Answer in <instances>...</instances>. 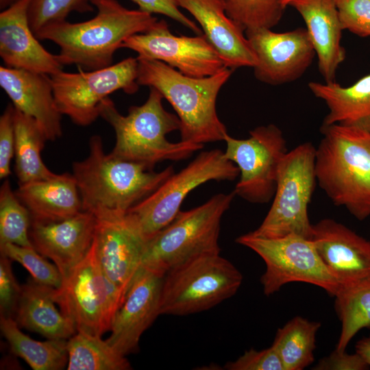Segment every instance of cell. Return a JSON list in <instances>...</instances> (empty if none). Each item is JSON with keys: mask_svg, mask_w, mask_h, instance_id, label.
Returning a JSON list of instances; mask_svg holds the SVG:
<instances>
[{"mask_svg": "<svg viewBox=\"0 0 370 370\" xmlns=\"http://www.w3.org/2000/svg\"><path fill=\"white\" fill-rule=\"evenodd\" d=\"M153 169L106 154L101 136H92L88 156L73 164L82 210L98 220L125 215L175 173L173 166L159 172Z\"/></svg>", "mask_w": 370, "mask_h": 370, "instance_id": "obj_1", "label": "cell"}, {"mask_svg": "<svg viewBox=\"0 0 370 370\" xmlns=\"http://www.w3.org/2000/svg\"><path fill=\"white\" fill-rule=\"evenodd\" d=\"M97 10L90 20H66L42 28L36 36L60 47L62 65L97 70L112 64L114 54L130 36L147 32L158 21L140 10H129L116 0H90Z\"/></svg>", "mask_w": 370, "mask_h": 370, "instance_id": "obj_2", "label": "cell"}, {"mask_svg": "<svg viewBox=\"0 0 370 370\" xmlns=\"http://www.w3.org/2000/svg\"><path fill=\"white\" fill-rule=\"evenodd\" d=\"M138 60L137 83L155 88L171 103L180 121L182 141L204 145L224 140L227 131L217 115L216 102L233 69L194 77L159 60Z\"/></svg>", "mask_w": 370, "mask_h": 370, "instance_id": "obj_3", "label": "cell"}, {"mask_svg": "<svg viewBox=\"0 0 370 370\" xmlns=\"http://www.w3.org/2000/svg\"><path fill=\"white\" fill-rule=\"evenodd\" d=\"M316 147L317 182L332 203L359 221L370 216V132L321 125Z\"/></svg>", "mask_w": 370, "mask_h": 370, "instance_id": "obj_4", "label": "cell"}, {"mask_svg": "<svg viewBox=\"0 0 370 370\" xmlns=\"http://www.w3.org/2000/svg\"><path fill=\"white\" fill-rule=\"evenodd\" d=\"M149 88L147 101L141 106H131L126 116L117 110L109 97L100 104L99 116L112 127L116 134L110 153L153 168L160 162L186 159L201 149L204 145L182 140L172 143L166 139L168 134L180 130V121L164 108L162 94L155 88Z\"/></svg>", "mask_w": 370, "mask_h": 370, "instance_id": "obj_5", "label": "cell"}, {"mask_svg": "<svg viewBox=\"0 0 370 370\" xmlns=\"http://www.w3.org/2000/svg\"><path fill=\"white\" fill-rule=\"evenodd\" d=\"M234 197L233 191L217 194L197 207L180 210L168 225L146 242L140 267L164 276L195 257L220 253L221 221Z\"/></svg>", "mask_w": 370, "mask_h": 370, "instance_id": "obj_6", "label": "cell"}, {"mask_svg": "<svg viewBox=\"0 0 370 370\" xmlns=\"http://www.w3.org/2000/svg\"><path fill=\"white\" fill-rule=\"evenodd\" d=\"M243 275L220 253L204 254L168 271L162 278L160 314L187 315L232 297Z\"/></svg>", "mask_w": 370, "mask_h": 370, "instance_id": "obj_7", "label": "cell"}, {"mask_svg": "<svg viewBox=\"0 0 370 370\" xmlns=\"http://www.w3.org/2000/svg\"><path fill=\"white\" fill-rule=\"evenodd\" d=\"M315 151L312 143L305 142L283 156L271 208L251 234L267 238L296 234L311 240L313 224L308 208L317 182Z\"/></svg>", "mask_w": 370, "mask_h": 370, "instance_id": "obj_8", "label": "cell"}, {"mask_svg": "<svg viewBox=\"0 0 370 370\" xmlns=\"http://www.w3.org/2000/svg\"><path fill=\"white\" fill-rule=\"evenodd\" d=\"M62 312L74 323L77 332L101 336L110 331L126 295L103 274L95 243L86 256L53 288Z\"/></svg>", "mask_w": 370, "mask_h": 370, "instance_id": "obj_9", "label": "cell"}, {"mask_svg": "<svg viewBox=\"0 0 370 370\" xmlns=\"http://www.w3.org/2000/svg\"><path fill=\"white\" fill-rule=\"evenodd\" d=\"M238 176V168L221 150L202 151L126 214L147 242L175 218L182 202L195 188L209 181H233Z\"/></svg>", "mask_w": 370, "mask_h": 370, "instance_id": "obj_10", "label": "cell"}, {"mask_svg": "<svg viewBox=\"0 0 370 370\" xmlns=\"http://www.w3.org/2000/svg\"><path fill=\"white\" fill-rule=\"evenodd\" d=\"M236 242L251 249L264 260L266 269L260 282L267 296L294 282L319 286L332 297L341 287L323 263L312 240L296 234L267 238L249 232L238 236Z\"/></svg>", "mask_w": 370, "mask_h": 370, "instance_id": "obj_11", "label": "cell"}, {"mask_svg": "<svg viewBox=\"0 0 370 370\" xmlns=\"http://www.w3.org/2000/svg\"><path fill=\"white\" fill-rule=\"evenodd\" d=\"M138 60L129 57L103 69L50 75L55 101L62 114L77 125L87 126L99 116V106L119 90L134 94L137 83Z\"/></svg>", "mask_w": 370, "mask_h": 370, "instance_id": "obj_12", "label": "cell"}, {"mask_svg": "<svg viewBox=\"0 0 370 370\" xmlns=\"http://www.w3.org/2000/svg\"><path fill=\"white\" fill-rule=\"evenodd\" d=\"M224 141L225 157L239 169L235 195L250 203L269 202L275 192L280 163L288 151L282 130L275 124L261 125L251 130L246 139L227 134Z\"/></svg>", "mask_w": 370, "mask_h": 370, "instance_id": "obj_13", "label": "cell"}, {"mask_svg": "<svg viewBox=\"0 0 370 370\" xmlns=\"http://www.w3.org/2000/svg\"><path fill=\"white\" fill-rule=\"evenodd\" d=\"M122 47L136 52L138 59L159 60L194 77L213 75L228 68L205 35L175 36L164 20L130 36Z\"/></svg>", "mask_w": 370, "mask_h": 370, "instance_id": "obj_14", "label": "cell"}, {"mask_svg": "<svg viewBox=\"0 0 370 370\" xmlns=\"http://www.w3.org/2000/svg\"><path fill=\"white\" fill-rule=\"evenodd\" d=\"M245 34L257 58L254 75L267 84L277 86L297 80L316 55L306 28L285 32L259 29Z\"/></svg>", "mask_w": 370, "mask_h": 370, "instance_id": "obj_15", "label": "cell"}, {"mask_svg": "<svg viewBox=\"0 0 370 370\" xmlns=\"http://www.w3.org/2000/svg\"><path fill=\"white\" fill-rule=\"evenodd\" d=\"M162 278L143 267L137 271L106 340L122 355L138 351L141 335L160 314Z\"/></svg>", "mask_w": 370, "mask_h": 370, "instance_id": "obj_16", "label": "cell"}, {"mask_svg": "<svg viewBox=\"0 0 370 370\" xmlns=\"http://www.w3.org/2000/svg\"><path fill=\"white\" fill-rule=\"evenodd\" d=\"M94 241L103 274L126 295L140 267L145 239L125 214L97 219Z\"/></svg>", "mask_w": 370, "mask_h": 370, "instance_id": "obj_17", "label": "cell"}, {"mask_svg": "<svg viewBox=\"0 0 370 370\" xmlns=\"http://www.w3.org/2000/svg\"><path fill=\"white\" fill-rule=\"evenodd\" d=\"M311 240L341 286L370 278L369 241L330 218L312 225Z\"/></svg>", "mask_w": 370, "mask_h": 370, "instance_id": "obj_18", "label": "cell"}, {"mask_svg": "<svg viewBox=\"0 0 370 370\" xmlns=\"http://www.w3.org/2000/svg\"><path fill=\"white\" fill-rule=\"evenodd\" d=\"M97 223L92 214L84 210L59 221L32 220L29 238L34 248L51 259L64 278L88 252Z\"/></svg>", "mask_w": 370, "mask_h": 370, "instance_id": "obj_19", "label": "cell"}, {"mask_svg": "<svg viewBox=\"0 0 370 370\" xmlns=\"http://www.w3.org/2000/svg\"><path fill=\"white\" fill-rule=\"evenodd\" d=\"M29 0H17L0 13V56L5 66L53 75L64 65L46 50L32 32L27 16Z\"/></svg>", "mask_w": 370, "mask_h": 370, "instance_id": "obj_20", "label": "cell"}, {"mask_svg": "<svg viewBox=\"0 0 370 370\" xmlns=\"http://www.w3.org/2000/svg\"><path fill=\"white\" fill-rule=\"evenodd\" d=\"M0 86L16 109L36 121L47 140L62 136V114L55 101L50 75L1 66Z\"/></svg>", "mask_w": 370, "mask_h": 370, "instance_id": "obj_21", "label": "cell"}, {"mask_svg": "<svg viewBox=\"0 0 370 370\" xmlns=\"http://www.w3.org/2000/svg\"><path fill=\"white\" fill-rule=\"evenodd\" d=\"M200 24L204 35L227 67L235 69L257 64L244 31L226 14L222 0H176Z\"/></svg>", "mask_w": 370, "mask_h": 370, "instance_id": "obj_22", "label": "cell"}, {"mask_svg": "<svg viewBox=\"0 0 370 370\" xmlns=\"http://www.w3.org/2000/svg\"><path fill=\"white\" fill-rule=\"evenodd\" d=\"M288 5L294 8L306 23L325 82H334L336 71L346 58L335 0H291Z\"/></svg>", "mask_w": 370, "mask_h": 370, "instance_id": "obj_23", "label": "cell"}, {"mask_svg": "<svg viewBox=\"0 0 370 370\" xmlns=\"http://www.w3.org/2000/svg\"><path fill=\"white\" fill-rule=\"evenodd\" d=\"M14 192L29 211L32 220L59 221L82 211L77 183L71 173L21 184Z\"/></svg>", "mask_w": 370, "mask_h": 370, "instance_id": "obj_24", "label": "cell"}, {"mask_svg": "<svg viewBox=\"0 0 370 370\" xmlns=\"http://www.w3.org/2000/svg\"><path fill=\"white\" fill-rule=\"evenodd\" d=\"M56 304L53 288L32 279L21 286L15 320L47 339L68 340L77 332L75 325Z\"/></svg>", "mask_w": 370, "mask_h": 370, "instance_id": "obj_25", "label": "cell"}, {"mask_svg": "<svg viewBox=\"0 0 370 370\" xmlns=\"http://www.w3.org/2000/svg\"><path fill=\"white\" fill-rule=\"evenodd\" d=\"M308 87L329 110L322 125L337 124L370 132V74L349 86L334 81L310 82Z\"/></svg>", "mask_w": 370, "mask_h": 370, "instance_id": "obj_26", "label": "cell"}, {"mask_svg": "<svg viewBox=\"0 0 370 370\" xmlns=\"http://www.w3.org/2000/svg\"><path fill=\"white\" fill-rule=\"evenodd\" d=\"M15 172L18 185L49 179L56 173L43 162L41 151L47 140L36 121L14 108Z\"/></svg>", "mask_w": 370, "mask_h": 370, "instance_id": "obj_27", "label": "cell"}, {"mask_svg": "<svg viewBox=\"0 0 370 370\" xmlns=\"http://www.w3.org/2000/svg\"><path fill=\"white\" fill-rule=\"evenodd\" d=\"M0 329L12 352L34 370H60L68 362L67 340L38 341L19 329L13 317L0 318Z\"/></svg>", "mask_w": 370, "mask_h": 370, "instance_id": "obj_28", "label": "cell"}, {"mask_svg": "<svg viewBox=\"0 0 370 370\" xmlns=\"http://www.w3.org/2000/svg\"><path fill=\"white\" fill-rule=\"evenodd\" d=\"M321 323L295 317L277 331L272 346L285 370H301L314 361L316 334Z\"/></svg>", "mask_w": 370, "mask_h": 370, "instance_id": "obj_29", "label": "cell"}, {"mask_svg": "<svg viewBox=\"0 0 370 370\" xmlns=\"http://www.w3.org/2000/svg\"><path fill=\"white\" fill-rule=\"evenodd\" d=\"M334 297L335 310L342 325L335 349L345 352L359 330L370 329V278L342 285Z\"/></svg>", "mask_w": 370, "mask_h": 370, "instance_id": "obj_30", "label": "cell"}, {"mask_svg": "<svg viewBox=\"0 0 370 370\" xmlns=\"http://www.w3.org/2000/svg\"><path fill=\"white\" fill-rule=\"evenodd\" d=\"M69 370H128L125 356L101 336L77 332L67 341Z\"/></svg>", "mask_w": 370, "mask_h": 370, "instance_id": "obj_31", "label": "cell"}, {"mask_svg": "<svg viewBox=\"0 0 370 370\" xmlns=\"http://www.w3.org/2000/svg\"><path fill=\"white\" fill-rule=\"evenodd\" d=\"M32 217L6 178L0 188V245L12 243L34 247L29 238Z\"/></svg>", "mask_w": 370, "mask_h": 370, "instance_id": "obj_32", "label": "cell"}, {"mask_svg": "<svg viewBox=\"0 0 370 370\" xmlns=\"http://www.w3.org/2000/svg\"><path fill=\"white\" fill-rule=\"evenodd\" d=\"M227 15L244 32L271 29L280 21L286 6L281 0H222Z\"/></svg>", "mask_w": 370, "mask_h": 370, "instance_id": "obj_33", "label": "cell"}, {"mask_svg": "<svg viewBox=\"0 0 370 370\" xmlns=\"http://www.w3.org/2000/svg\"><path fill=\"white\" fill-rule=\"evenodd\" d=\"M90 0H29L28 21L36 35L42 28L65 21L72 12H92Z\"/></svg>", "mask_w": 370, "mask_h": 370, "instance_id": "obj_34", "label": "cell"}, {"mask_svg": "<svg viewBox=\"0 0 370 370\" xmlns=\"http://www.w3.org/2000/svg\"><path fill=\"white\" fill-rule=\"evenodd\" d=\"M1 254L22 264L36 282L55 288L62 286L63 278L58 267L49 262L34 247L12 243L0 245Z\"/></svg>", "mask_w": 370, "mask_h": 370, "instance_id": "obj_35", "label": "cell"}, {"mask_svg": "<svg viewBox=\"0 0 370 370\" xmlns=\"http://www.w3.org/2000/svg\"><path fill=\"white\" fill-rule=\"evenodd\" d=\"M343 29L370 36V0H335Z\"/></svg>", "mask_w": 370, "mask_h": 370, "instance_id": "obj_36", "label": "cell"}, {"mask_svg": "<svg viewBox=\"0 0 370 370\" xmlns=\"http://www.w3.org/2000/svg\"><path fill=\"white\" fill-rule=\"evenodd\" d=\"M227 370H285L284 366L274 347L257 351L254 349L245 353L234 361L227 362Z\"/></svg>", "mask_w": 370, "mask_h": 370, "instance_id": "obj_37", "label": "cell"}, {"mask_svg": "<svg viewBox=\"0 0 370 370\" xmlns=\"http://www.w3.org/2000/svg\"><path fill=\"white\" fill-rule=\"evenodd\" d=\"M21 286L13 274L11 260L1 254L0 258V312L1 316L13 317L15 315Z\"/></svg>", "mask_w": 370, "mask_h": 370, "instance_id": "obj_38", "label": "cell"}, {"mask_svg": "<svg viewBox=\"0 0 370 370\" xmlns=\"http://www.w3.org/2000/svg\"><path fill=\"white\" fill-rule=\"evenodd\" d=\"M14 107L8 103L0 117V178L6 179L10 174L11 160L14 156L15 134Z\"/></svg>", "mask_w": 370, "mask_h": 370, "instance_id": "obj_39", "label": "cell"}, {"mask_svg": "<svg viewBox=\"0 0 370 370\" xmlns=\"http://www.w3.org/2000/svg\"><path fill=\"white\" fill-rule=\"evenodd\" d=\"M140 10L152 14L165 15L200 35L199 27L179 9L176 0H132Z\"/></svg>", "mask_w": 370, "mask_h": 370, "instance_id": "obj_40", "label": "cell"}, {"mask_svg": "<svg viewBox=\"0 0 370 370\" xmlns=\"http://www.w3.org/2000/svg\"><path fill=\"white\" fill-rule=\"evenodd\" d=\"M370 366L363 358L356 352L348 354L336 349L328 356L321 358L314 366L316 370H364Z\"/></svg>", "mask_w": 370, "mask_h": 370, "instance_id": "obj_41", "label": "cell"}, {"mask_svg": "<svg viewBox=\"0 0 370 370\" xmlns=\"http://www.w3.org/2000/svg\"><path fill=\"white\" fill-rule=\"evenodd\" d=\"M356 352L361 356L370 366V336L358 341L355 346Z\"/></svg>", "mask_w": 370, "mask_h": 370, "instance_id": "obj_42", "label": "cell"}, {"mask_svg": "<svg viewBox=\"0 0 370 370\" xmlns=\"http://www.w3.org/2000/svg\"><path fill=\"white\" fill-rule=\"evenodd\" d=\"M16 1L17 0H0V8L1 10H4L10 6Z\"/></svg>", "mask_w": 370, "mask_h": 370, "instance_id": "obj_43", "label": "cell"}, {"mask_svg": "<svg viewBox=\"0 0 370 370\" xmlns=\"http://www.w3.org/2000/svg\"><path fill=\"white\" fill-rule=\"evenodd\" d=\"M291 1V0H281V2L284 6L286 7V6H288V4Z\"/></svg>", "mask_w": 370, "mask_h": 370, "instance_id": "obj_44", "label": "cell"}]
</instances>
